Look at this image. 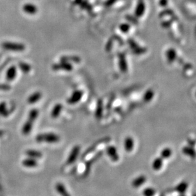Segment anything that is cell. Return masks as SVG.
Wrapping results in <instances>:
<instances>
[{"mask_svg": "<svg viewBox=\"0 0 196 196\" xmlns=\"http://www.w3.org/2000/svg\"><path fill=\"white\" fill-rule=\"evenodd\" d=\"M103 114V105L101 101H99L97 106V109H96V117L98 118H101L102 117Z\"/></svg>", "mask_w": 196, "mask_h": 196, "instance_id": "44dd1931", "label": "cell"}, {"mask_svg": "<svg viewBox=\"0 0 196 196\" xmlns=\"http://www.w3.org/2000/svg\"><path fill=\"white\" fill-rule=\"evenodd\" d=\"M10 89V86L8 84H0V90L8 91Z\"/></svg>", "mask_w": 196, "mask_h": 196, "instance_id": "603a6c76", "label": "cell"}, {"mask_svg": "<svg viewBox=\"0 0 196 196\" xmlns=\"http://www.w3.org/2000/svg\"><path fill=\"white\" fill-rule=\"evenodd\" d=\"M22 166L27 168H34L38 166V160L33 159V158L28 157L24 159L22 162Z\"/></svg>", "mask_w": 196, "mask_h": 196, "instance_id": "9c48e42d", "label": "cell"}, {"mask_svg": "<svg viewBox=\"0 0 196 196\" xmlns=\"http://www.w3.org/2000/svg\"><path fill=\"white\" fill-rule=\"evenodd\" d=\"M42 94L40 92H35L29 96L28 99V102L30 105L35 104L36 102L38 101L42 98Z\"/></svg>", "mask_w": 196, "mask_h": 196, "instance_id": "5bb4252c", "label": "cell"}, {"mask_svg": "<svg viewBox=\"0 0 196 196\" xmlns=\"http://www.w3.org/2000/svg\"><path fill=\"white\" fill-rule=\"evenodd\" d=\"M25 154H26L28 157L33 158V159H35L36 160L40 159L43 157V154L40 151L34 150V149L27 150L26 151V152H25Z\"/></svg>", "mask_w": 196, "mask_h": 196, "instance_id": "30bf717a", "label": "cell"}, {"mask_svg": "<svg viewBox=\"0 0 196 196\" xmlns=\"http://www.w3.org/2000/svg\"><path fill=\"white\" fill-rule=\"evenodd\" d=\"M23 9L25 12H26V13L29 14H33L36 13V7H34L33 5H24Z\"/></svg>", "mask_w": 196, "mask_h": 196, "instance_id": "d6986e66", "label": "cell"}, {"mask_svg": "<svg viewBox=\"0 0 196 196\" xmlns=\"http://www.w3.org/2000/svg\"><path fill=\"white\" fill-rule=\"evenodd\" d=\"M34 122V121L28 118L27 121H26V122L24 124L22 128V132L24 135H28L30 134V132L33 129Z\"/></svg>", "mask_w": 196, "mask_h": 196, "instance_id": "ba28073f", "label": "cell"}, {"mask_svg": "<svg viewBox=\"0 0 196 196\" xmlns=\"http://www.w3.org/2000/svg\"><path fill=\"white\" fill-rule=\"evenodd\" d=\"M10 114V111L7 108V106L6 103L2 102L0 103V116L8 117Z\"/></svg>", "mask_w": 196, "mask_h": 196, "instance_id": "e0dca14e", "label": "cell"}, {"mask_svg": "<svg viewBox=\"0 0 196 196\" xmlns=\"http://www.w3.org/2000/svg\"><path fill=\"white\" fill-rule=\"evenodd\" d=\"M134 145H135V141L133 138L130 136L125 138L124 140V148L126 151H132L134 148Z\"/></svg>", "mask_w": 196, "mask_h": 196, "instance_id": "4fadbf2b", "label": "cell"}, {"mask_svg": "<svg viewBox=\"0 0 196 196\" xmlns=\"http://www.w3.org/2000/svg\"><path fill=\"white\" fill-rule=\"evenodd\" d=\"M80 146H79V145H75V146H74L69 154L66 160V164H68V165H71V164H73L77 161L80 154Z\"/></svg>", "mask_w": 196, "mask_h": 196, "instance_id": "3957f363", "label": "cell"}, {"mask_svg": "<svg viewBox=\"0 0 196 196\" xmlns=\"http://www.w3.org/2000/svg\"><path fill=\"white\" fill-rule=\"evenodd\" d=\"M18 68L24 73H28L31 69V66L26 62H21L18 63Z\"/></svg>", "mask_w": 196, "mask_h": 196, "instance_id": "ac0fdd59", "label": "cell"}, {"mask_svg": "<svg viewBox=\"0 0 196 196\" xmlns=\"http://www.w3.org/2000/svg\"><path fill=\"white\" fill-rule=\"evenodd\" d=\"M83 96V92L81 91H75L73 92L71 96L68 99V103L69 105H75L79 102Z\"/></svg>", "mask_w": 196, "mask_h": 196, "instance_id": "8992f818", "label": "cell"}, {"mask_svg": "<svg viewBox=\"0 0 196 196\" xmlns=\"http://www.w3.org/2000/svg\"><path fill=\"white\" fill-rule=\"evenodd\" d=\"M62 110V105L60 103L56 104L51 111V117L53 118H58L61 114V112Z\"/></svg>", "mask_w": 196, "mask_h": 196, "instance_id": "9a60e30c", "label": "cell"}, {"mask_svg": "<svg viewBox=\"0 0 196 196\" xmlns=\"http://www.w3.org/2000/svg\"><path fill=\"white\" fill-rule=\"evenodd\" d=\"M55 190L60 196H71L70 193L69 192L67 188L62 183H56L55 185Z\"/></svg>", "mask_w": 196, "mask_h": 196, "instance_id": "52a82bcc", "label": "cell"}, {"mask_svg": "<svg viewBox=\"0 0 196 196\" xmlns=\"http://www.w3.org/2000/svg\"><path fill=\"white\" fill-rule=\"evenodd\" d=\"M52 69L55 71L65 70V71H70L73 69V66L70 64V63L61 61L59 63L54 64L52 66Z\"/></svg>", "mask_w": 196, "mask_h": 196, "instance_id": "5b68a950", "label": "cell"}, {"mask_svg": "<svg viewBox=\"0 0 196 196\" xmlns=\"http://www.w3.org/2000/svg\"><path fill=\"white\" fill-rule=\"evenodd\" d=\"M129 28H130L129 25H128L127 24H121V26H120V29H121V31L122 33H128V31L129 30Z\"/></svg>", "mask_w": 196, "mask_h": 196, "instance_id": "7402d4cb", "label": "cell"}, {"mask_svg": "<svg viewBox=\"0 0 196 196\" xmlns=\"http://www.w3.org/2000/svg\"><path fill=\"white\" fill-rule=\"evenodd\" d=\"M39 115V111L37 109H33L29 111V115H28V118H31L33 121H35L37 119Z\"/></svg>", "mask_w": 196, "mask_h": 196, "instance_id": "ffe728a7", "label": "cell"}, {"mask_svg": "<svg viewBox=\"0 0 196 196\" xmlns=\"http://www.w3.org/2000/svg\"><path fill=\"white\" fill-rule=\"evenodd\" d=\"M60 136L54 133V132H48V133H42L36 136V141L38 143H56L60 141Z\"/></svg>", "mask_w": 196, "mask_h": 196, "instance_id": "6da1fadb", "label": "cell"}, {"mask_svg": "<svg viewBox=\"0 0 196 196\" xmlns=\"http://www.w3.org/2000/svg\"><path fill=\"white\" fill-rule=\"evenodd\" d=\"M17 76V68L15 66H12L8 68L6 74V78L8 81L14 80Z\"/></svg>", "mask_w": 196, "mask_h": 196, "instance_id": "8fae6325", "label": "cell"}, {"mask_svg": "<svg viewBox=\"0 0 196 196\" xmlns=\"http://www.w3.org/2000/svg\"><path fill=\"white\" fill-rule=\"evenodd\" d=\"M119 67L122 73H126L128 71V65L126 62L125 55L122 54H119Z\"/></svg>", "mask_w": 196, "mask_h": 196, "instance_id": "7c38bea8", "label": "cell"}, {"mask_svg": "<svg viewBox=\"0 0 196 196\" xmlns=\"http://www.w3.org/2000/svg\"><path fill=\"white\" fill-rule=\"evenodd\" d=\"M106 153L113 162H117L119 160L120 157L117 149L113 145H110L106 148Z\"/></svg>", "mask_w": 196, "mask_h": 196, "instance_id": "277c9868", "label": "cell"}, {"mask_svg": "<svg viewBox=\"0 0 196 196\" xmlns=\"http://www.w3.org/2000/svg\"><path fill=\"white\" fill-rule=\"evenodd\" d=\"M61 61L62 62H66L69 63L70 62L79 63L81 59L78 56H63L61 58Z\"/></svg>", "mask_w": 196, "mask_h": 196, "instance_id": "2e32d148", "label": "cell"}, {"mask_svg": "<svg viewBox=\"0 0 196 196\" xmlns=\"http://www.w3.org/2000/svg\"><path fill=\"white\" fill-rule=\"evenodd\" d=\"M2 47L7 50L15 52H21L25 50V45L22 43L6 42L2 43Z\"/></svg>", "mask_w": 196, "mask_h": 196, "instance_id": "7a4b0ae2", "label": "cell"}]
</instances>
